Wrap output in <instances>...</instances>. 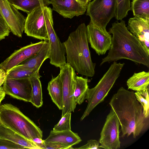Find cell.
Returning <instances> with one entry per match:
<instances>
[{"label": "cell", "instance_id": "d590c367", "mask_svg": "<svg viewBox=\"0 0 149 149\" xmlns=\"http://www.w3.org/2000/svg\"><path fill=\"white\" fill-rule=\"evenodd\" d=\"M6 94L2 87H1L0 88V105L1 102L4 98Z\"/></svg>", "mask_w": 149, "mask_h": 149}, {"label": "cell", "instance_id": "277c9868", "mask_svg": "<svg viewBox=\"0 0 149 149\" xmlns=\"http://www.w3.org/2000/svg\"><path fill=\"white\" fill-rule=\"evenodd\" d=\"M0 125L29 140L42 137V132L17 107L10 103L0 105Z\"/></svg>", "mask_w": 149, "mask_h": 149}, {"label": "cell", "instance_id": "cb8c5ba5", "mask_svg": "<svg viewBox=\"0 0 149 149\" xmlns=\"http://www.w3.org/2000/svg\"><path fill=\"white\" fill-rule=\"evenodd\" d=\"M88 78L77 76L74 95L76 103L79 105L86 99L87 91L88 88Z\"/></svg>", "mask_w": 149, "mask_h": 149}, {"label": "cell", "instance_id": "1f68e13d", "mask_svg": "<svg viewBox=\"0 0 149 149\" xmlns=\"http://www.w3.org/2000/svg\"><path fill=\"white\" fill-rule=\"evenodd\" d=\"M73 148L72 146L64 144L53 142L44 141L42 149H68Z\"/></svg>", "mask_w": 149, "mask_h": 149}, {"label": "cell", "instance_id": "ba28073f", "mask_svg": "<svg viewBox=\"0 0 149 149\" xmlns=\"http://www.w3.org/2000/svg\"><path fill=\"white\" fill-rule=\"evenodd\" d=\"M59 74L62 83L63 91L62 116L68 112H74L77 103L74 92L77 75L74 69L67 63L61 67Z\"/></svg>", "mask_w": 149, "mask_h": 149}, {"label": "cell", "instance_id": "ac0fdd59", "mask_svg": "<svg viewBox=\"0 0 149 149\" xmlns=\"http://www.w3.org/2000/svg\"><path fill=\"white\" fill-rule=\"evenodd\" d=\"M82 141L77 133L71 130L56 132L51 130L49 136L44 141L59 143L70 146L77 144Z\"/></svg>", "mask_w": 149, "mask_h": 149}, {"label": "cell", "instance_id": "f546056e", "mask_svg": "<svg viewBox=\"0 0 149 149\" xmlns=\"http://www.w3.org/2000/svg\"><path fill=\"white\" fill-rule=\"evenodd\" d=\"M22 146L7 139L0 138V149H23Z\"/></svg>", "mask_w": 149, "mask_h": 149}, {"label": "cell", "instance_id": "4316f807", "mask_svg": "<svg viewBox=\"0 0 149 149\" xmlns=\"http://www.w3.org/2000/svg\"><path fill=\"white\" fill-rule=\"evenodd\" d=\"M149 91L146 89L134 93L136 100L143 107V113L147 118H149Z\"/></svg>", "mask_w": 149, "mask_h": 149}, {"label": "cell", "instance_id": "e0dca14e", "mask_svg": "<svg viewBox=\"0 0 149 149\" xmlns=\"http://www.w3.org/2000/svg\"><path fill=\"white\" fill-rule=\"evenodd\" d=\"M49 49L48 41L45 40L44 44L37 53L12 69H26L39 72L43 62L49 58Z\"/></svg>", "mask_w": 149, "mask_h": 149}, {"label": "cell", "instance_id": "5b68a950", "mask_svg": "<svg viewBox=\"0 0 149 149\" xmlns=\"http://www.w3.org/2000/svg\"><path fill=\"white\" fill-rule=\"evenodd\" d=\"M125 63L114 62L94 87L88 88L86 99L88 104L80 119L82 121L99 104L103 101L120 75Z\"/></svg>", "mask_w": 149, "mask_h": 149}, {"label": "cell", "instance_id": "7a4b0ae2", "mask_svg": "<svg viewBox=\"0 0 149 149\" xmlns=\"http://www.w3.org/2000/svg\"><path fill=\"white\" fill-rule=\"evenodd\" d=\"M108 32L112 35L111 47L107 55L102 59L100 65L126 59L149 68V54L139 40L126 26L122 19L112 24Z\"/></svg>", "mask_w": 149, "mask_h": 149}, {"label": "cell", "instance_id": "603a6c76", "mask_svg": "<svg viewBox=\"0 0 149 149\" xmlns=\"http://www.w3.org/2000/svg\"><path fill=\"white\" fill-rule=\"evenodd\" d=\"M31 87V98L30 102L37 108L43 104L42 86L39 73H36L29 78Z\"/></svg>", "mask_w": 149, "mask_h": 149}, {"label": "cell", "instance_id": "f1b7e54d", "mask_svg": "<svg viewBox=\"0 0 149 149\" xmlns=\"http://www.w3.org/2000/svg\"><path fill=\"white\" fill-rule=\"evenodd\" d=\"M71 112H68L62 116L58 123L54 126L53 130L60 132L71 130Z\"/></svg>", "mask_w": 149, "mask_h": 149}, {"label": "cell", "instance_id": "d6a6232c", "mask_svg": "<svg viewBox=\"0 0 149 149\" xmlns=\"http://www.w3.org/2000/svg\"><path fill=\"white\" fill-rule=\"evenodd\" d=\"M98 141L95 139H91L88 141L87 143L79 148H76L79 149H102Z\"/></svg>", "mask_w": 149, "mask_h": 149}, {"label": "cell", "instance_id": "d4e9b609", "mask_svg": "<svg viewBox=\"0 0 149 149\" xmlns=\"http://www.w3.org/2000/svg\"><path fill=\"white\" fill-rule=\"evenodd\" d=\"M130 6L134 16L149 19V0H132Z\"/></svg>", "mask_w": 149, "mask_h": 149}, {"label": "cell", "instance_id": "8992f818", "mask_svg": "<svg viewBox=\"0 0 149 149\" xmlns=\"http://www.w3.org/2000/svg\"><path fill=\"white\" fill-rule=\"evenodd\" d=\"M86 10L93 25L102 31L106 30L108 23L116 16V1L93 0L89 2Z\"/></svg>", "mask_w": 149, "mask_h": 149}, {"label": "cell", "instance_id": "74e56055", "mask_svg": "<svg viewBox=\"0 0 149 149\" xmlns=\"http://www.w3.org/2000/svg\"><path fill=\"white\" fill-rule=\"evenodd\" d=\"M91 0H89V1H90Z\"/></svg>", "mask_w": 149, "mask_h": 149}, {"label": "cell", "instance_id": "e575fe53", "mask_svg": "<svg viewBox=\"0 0 149 149\" xmlns=\"http://www.w3.org/2000/svg\"><path fill=\"white\" fill-rule=\"evenodd\" d=\"M33 141L40 149H42L44 143V140L42 138H36L33 139Z\"/></svg>", "mask_w": 149, "mask_h": 149}, {"label": "cell", "instance_id": "ffe728a7", "mask_svg": "<svg viewBox=\"0 0 149 149\" xmlns=\"http://www.w3.org/2000/svg\"><path fill=\"white\" fill-rule=\"evenodd\" d=\"M47 89L53 102L60 110L63 109L62 83L58 74L56 77L52 76L48 83Z\"/></svg>", "mask_w": 149, "mask_h": 149}, {"label": "cell", "instance_id": "52a82bcc", "mask_svg": "<svg viewBox=\"0 0 149 149\" xmlns=\"http://www.w3.org/2000/svg\"><path fill=\"white\" fill-rule=\"evenodd\" d=\"M45 19L49 48L48 58L51 64L60 68L66 63L65 50L54 28L52 10L48 6L46 7Z\"/></svg>", "mask_w": 149, "mask_h": 149}, {"label": "cell", "instance_id": "8fae6325", "mask_svg": "<svg viewBox=\"0 0 149 149\" xmlns=\"http://www.w3.org/2000/svg\"><path fill=\"white\" fill-rule=\"evenodd\" d=\"M8 0H0V13L14 35L21 38L26 18Z\"/></svg>", "mask_w": 149, "mask_h": 149}, {"label": "cell", "instance_id": "7402d4cb", "mask_svg": "<svg viewBox=\"0 0 149 149\" xmlns=\"http://www.w3.org/2000/svg\"><path fill=\"white\" fill-rule=\"evenodd\" d=\"M16 8L28 14L35 8L51 4L50 0H8Z\"/></svg>", "mask_w": 149, "mask_h": 149}, {"label": "cell", "instance_id": "484cf974", "mask_svg": "<svg viewBox=\"0 0 149 149\" xmlns=\"http://www.w3.org/2000/svg\"><path fill=\"white\" fill-rule=\"evenodd\" d=\"M39 72L26 69H12L6 73V78L21 79L29 78Z\"/></svg>", "mask_w": 149, "mask_h": 149}, {"label": "cell", "instance_id": "2e32d148", "mask_svg": "<svg viewBox=\"0 0 149 149\" xmlns=\"http://www.w3.org/2000/svg\"><path fill=\"white\" fill-rule=\"evenodd\" d=\"M127 27L149 54V19L134 16L128 20Z\"/></svg>", "mask_w": 149, "mask_h": 149}, {"label": "cell", "instance_id": "836d02e7", "mask_svg": "<svg viewBox=\"0 0 149 149\" xmlns=\"http://www.w3.org/2000/svg\"><path fill=\"white\" fill-rule=\"evenodd\" d=\"M6 72L0 68V88L4 83L6 77Z\"/></svg>", "mask_w": 149, "mask_h": 149}, {"label": "cell", "instance_id": "4dcf8cb0", "mask_svg": "<svg viewBox=\"0 0 149 149\" xmlns=\"http://www.w3.org/2000/svg\"><path fill=\"white\" fill-rule=\"evenodd\" d=\"M10 31L9 27L0 13V41L8 36Z\"/></svg>", "mask_w": 149, "mask_h": 149}, {"label": "cell", "instance_id": "4fadbf2b", "mask_svg": "<svg viewBox=\"0 0 149 149\" xmlns=\"http://www.w3.org/2000/svg\"><path fill=\"white\" fill-rule=\"evenodd\" d=\"M2 87L6 94L14 98L30 102L32 87L29 78H6Z\"/></svg>", "mask_w": 149, "mask_h": 149}, {"label": "cell", "instance_id": "7c38bea8", "mask_svg": "<svg viewBox=\"0 0 149 149\" xmlns=\"http://www.w3.org/2000/svg\"><path fill=\"white\" fill-rule=\"evenodd\" d=\"M87 34L91 47L99 55L104 54L110 49L112 36L106 30L100 29L90 21L87 26Z\"/></svg>", "mask_w": 149, "mask_h": 149}, {"label": "cell", "instance_id": "3957f363", "mask_svg": "<svg viewBox=\"0 0 149 149\" xmlns=\"http://www.w3.org/2000/svg\"><path fill=\"white\" fill-rule=\"evenodd\" d=\"M87 34V26L79 24L63 43L66 54L67 63L78 74L93 77L96 63L91 59Z\"/></svg>", "mask_w": 149, "mask_h": 149}, {"label": "cell", "instance_id": "83f0119b", "mask_svg": "<svg viewBox=\"0 0 149 149\" xmlns=\"http://www.w3.org/2000/svg\"><path fill=\"white\" fill-rule=\"evenodd\" d=\"M116 11V19L121 20L126 17L131 10L130 0H115Z\"/></svg>", "mask_w": 149, "mask_h": 149}, {"label": "cell", "instance_id": "5bb4252c", "mask_svg": "<svg viewBox=\"0 0 149 149\" xmlns=\"http://www.w3.org/2000/svg\"><path fill=\"white\" fill-rule=\"evenodd\" d=\"M45 42L42 41L15 50L10 56L0 64V68L6 73L12 68L22 61L37 53L41 49Z\"/></svg>", "mask_w": 149, "mask_h": 149}, {"label": "cell", "instance_id": "6da1fadb", "mask_svg": "<svg viewBox=\"0 0 149 149\" xmlns=\"http://www.w3.org/2000/svg\"><path fill=\"white\" fill-rule=\"evenodd\" d=\"M109 104L119 121L122 137L132 134L135 138L148 128L149 118L145 116L143 107L133 92L121 87Z\"/></svg>", "mask_w": 149, "mask_h": 149}, {"label": "cell", "instance_id": "9c48e42d", "mask_svg": "<svg viewBox=\"0 0 149 149\" xmlns=\"http://www.w3.org/2000/svg\"><path fill=\"white\" fill-rule=\"evenodd\" d=\"M120 123L114 112L111 109L107 115L100 134L99 142L102 149H119Z\"/></svg>", "mask_w": 149, "mask_h": 149}, {"label": "cell", "instance_id": "8d00e7d4", "mask_svg": "<svg viewBox=\"0 0 149 149\" xmlns=\"http://www.w3.org/2000/svg\"><path fill=\"white\" fill-rule=\"evenodd\" d=\"M81 2L85 4H88L89 2V0H78Z\"/></svg>", "mask_w": 149, "mask_h": 149}, {"label": "cell", "instance_id": "44dd1931", "mask_svg": "<svg viewBox=\"0 0 149 149\" xmlns=\"http://www.w3.org/2000/svg\"><path fill=\"white\" fill-rule=\"evenodd\" d=\"M149 72L134 73L127 81L128 89L136 91L149 89Z\"/></svg>", "mask_w": 149, "mask_h": 149}, {"label": "cell", "instance_id": "d6986e66", "mask_svg": "<svg viewBox=\"0 0 149 149\" xmlns=\"http://www.w3.org/2000/svg\"><path fill=\"white\" fill-rule=\"evenodd\" d=\"M0 138L20 145L25 148L40 149L32 140L28 139L15 131L0 125Z\"/></svg>", "mask_w": 149, "mask_h": 149}, {"label": "cell", "instance_id": "9a60e30c", "mask_svg": "<svg viewBox=\"0 0 149 149\" xmlns=\"http://www.w3.org/2000/svg\"><path fill=\"white\" fill-rule=\"evenodd\" d=\"M52 10L63 17L72 19L74 17L84 14L88 4H85L78 0H51Z\"/></svg>", "mask_w": 149, "mask_h": 149}, {"label": "cell", "instance_id": "30bf717a", "mask_svg": "<svg viewBox=\"0 0 149 149\" xmlns=\"http://www.w3.org/2000/svg\"><path fill=\"white\" fill-rule=\"evenodd\" d=\"M47 7H37L27 14L24 30L27 36L40 40H48L45 19Z\"/></svg>", "mask_w": 149, "mask_h": 149}]
</instances>
